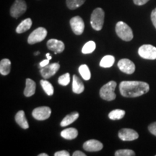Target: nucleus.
<instances>
[{
  "label": "nucleus",
  "mask_w": 156,
  "mask_h": 156,
  "mask_svg": "<svg viewBox=\"0 0 156 156\" xmlns=\"http://www.w3.org/2000/svg\"><path fill=\"white\" fill-rule=\"evenodd\" d=\"M46 58H48V59H49V60L51 59V54L49 53L46 54Z\"/></svg>",
  "instance_id": "nucleus-36"
},
{
  "label": "nucleus",
  "mask_w": 156,
  "mask_h": 156,
  "mask_svg": "<svg viewBox=\"0 0 156 156\" xmlns=\"http://www.w3.org/2000/svg\"><path fill=\"white\" fill-rule=\"evenodd\" d=\"M85 2V0H66L67 7L71 10L79 8Z\"/></svg>",
  "instance_id": "nucleus-24"
},
{
  "label": "nucleus",
  "mask_w": 156,
  "mask_h": 156,
  "mask_svg": "<svg viewBox=\"0 0 156 156\" xmlns=\"http://www.w3.org/2000/svg\"><path fill=\"white\" fill-rule=\"evenodd\" d=\"M118 67L122 73L128 74V75L133 74L135 71V65L134 62L128 58H122L119 60L118 62Z\"/></svg>",
  "instance_id": "nucleus-12"
},
{
  "label": "nucleus",
  "mask_w": 156,
  "mask_h": 156,
  "mask_svg": "<svg viewBox=\"0 0 156 156\" xmlns=\"http://www.w3.org/2000/svg\"><path fill=\"white\" fill-rule=\"evenodd\" d=\"M105 12L101 7H97L93 11L90 16V25L95 30L99 31L104 24Z\"/></svg>",
  "instance_id": "nucleus-2"
},
{
  "label": "nucleus",
  "mask_w": 156,
  "mask_h": 156,
  "mask_svg": "<svg viewBox=\"0 0 156 156\" xmlns=\"http://www.w3.org/2000/svg\"><path fill=\"white\" fill-rule=\"evenodd\" d=\"M155 156H156V155H155Z\"/></svg>",
  "instance_id": "nucleus-39"
},
{
  "label": "nucleus",
  "mask_w": 156,
  "mask_h": 156,
  "mask_svg": "<svg viewBox=\"0 0 156 156\" xmlns=\"http://www.w3.org/2000/svg\"><path fill=\"white\" fill-rule=\"evenodd\" d=\"M79 113L78 112H72L69 114H68L63 119V120L60 123V125L61 126H67L69 124H71L72 123H73L75 121H76L79 117Z\"/></svg>",
  "instance_id": "nucleus-20"
},
{
  "label": "nucleus",
  "mask_w": 156,
  "mask_h": 156,
  "mask_svg": "<svg viewBox=\"0 0 156 156\" xmlns=\"http://www.w3.org/2000/svg\"><path fill=\"white\" fill-rule=\"evenodd\" d=\"M79 73L80 74L81 77L85 80H89L91 77V73L89 68L86 64H82L79 67Z\"/></svg>",
  "instance_id": "nucleus-26"
},
{
  "label": "nucleus",
  "mask_w": 156,
  "mask_h": 156,
  "mask_svg": "<svg viewBox=\"0 0 156 156\" xmlns=\"http://www.w3.org/2000/svg\"><path fill=\"white\" fill-rule=\"evenodd\" d=\"M95 48H96V44L94 41H90L87 42L86 44L84 45L83 47V49H82V52L84 54H91L94 51Z\"/></svg>",
  "instance_id": "nucleus-27"
},
{
  "label": "nucleus",
  "mask_w": 156,
  "mask_h": 156,
  "mask_svg": "<svg viewBox=\"0 0 156 156\" xmlns=\"http://www.w3.org/2000/svg\"><path fill=\"white\" fill-rule=\"evenodd\" d=\"M138 54L145 59H156V47L150 44L142 45L138 49Z\"/></svg>",
  "instance_id": "nucleus-7"
},
{
  "label": "nucleus",
  "mask_w": 156,
  "mask_h": 156,
  "mask_svg": "<svg viewBox=\"0 0 156 156\" xmlns=\"http://www.w3.org/2000/svg\"><path fill=\"white\" fill-rule=\"evenodd\" d=\"M11 62L8 58H4L0 62V73L2 75H7L10 73Z\"/></svg>",
  "instance_id": "nucleus-21"
},
{
  "label": "nucleus",
  "mask_w": 156,
  "mask_h": 156,
  "mask_svg": "<svg viewBox=\"0 0 156 156\" xmlns=\"http://www.w3.org/2000/svg\"><path fill=\"white\" fill-rule=\"evenodd\" d=\"M85 90L84 84L77 75H73V91L76 94H80Z\"/></svg>",
  "instance_id": "nucleus-17"
},
{
  "label": "nucleus",
  "mask_w": 156,
  "mask_h": 156,
  "mask_svg": "<svg viewBox=\"0 0 156 156\" xmlns=\"http://www.w3.org/2000/svg\"><path fill=\"white\" fill-rule=\"evenodd\" d=\"M38 156H48V154H46V153H41V154H39Z\"/></svg>",
  "instance_id": "nucleus-37"
},
{
  "label": "nucleus",
  "mask_w": 156,
  "mask_h": 156,
  "mask_svg": "<svg viewBox=\"0 0 156 156\" xmlns=\"http://www.w3.org/2000/svg\"><path fill=\"white\" fill-rule=\"evenodd\" d=\"M73 156H85L86 155H85V153H83V152L77 151L74 152V153L73 154Z\"/></svg>",
  "instance_id": "nucleus-35"
},
{
  "label": "nucleus",
  "mask_w": 156,
  "mask_h": 156,
  "mask_svg": "<svg viewBox=\"0 0 156 156\" xmlns=\"http://www.w3.org/2000/svg\"><path fill=\"white\" fill-rule=\"evenodd\" d=\"M151 20L155 28H156V8H155L151 12Z\"/></svg>",
  "instance_id": "nucleus-31"
},
{
  "label": "nucleus",
  "mask_w": 156,
  "mask_h": 156,
  "mask_svg": "<svg viewBox=\"0 0 156 156\" xmlns=\"http://www.w3.org/2000/svg\"><path fill=\"white\" fill-rule=\"evenodd\" d=\"M58 83L59 85H63V86H67L70 83V75L69 73H66L64 75L60 76L58 77Z\"/></svg>",
  "instance_id": "nucleus-28"
},
{
  "label": "nucleus",
  "mask_w": 156,
  "mask_h": 156,
  "mask_svg": "<svg viewBox=\"0 0 156 156\" xmlns=\"http://www.w3.org/2000/svg\"><path fill=\"white\" fill-rule=\"evenodd\" d=\"M47 36V30L43 27H39L34 30L30 34L28 38V43L29 44H35L41 42L46 38Z\"/></svg>",
  "instance_id": "nucleus-6"
},
{
  "label": "nucleus",
  "mask_w": 156,
  "mask_h": 156,
  "mask_svg": "<svg viewBox=\"0 0 156 156\" xmlns=\"http://www.w3.org/2000/svg\"><path fill=\"white\" fill-rule=\"evenodd\" d=\"M39 54H40V52H39V51H36V52H35V53H34L35 55H38Z\"/></svg>",
  "instance_id": "nucleus-38"
},
{
  "label": "nucleus",
  "mask_w": 156,
  "mask_h": 156,
  "mask_svg": "<svg viewBox=\"0 0 156 156\" xmlns=\"http://www.w3.org/2000/svg\"><path fill=\"white\" fill-rule=\"evenodd\" d=\"M119 137L122 141H133L138 139L139 137V134L135 130L132 129L124 128L119 130L118 133Z\"/></svg>",
  "instance_id": "nucleus-10"
},
{
  "label": "nucleus",
  "mask_w": 156,
  "mask_h": 156,
  "mask_svg": "<svg viewBox=\"0 0 156 156\" xmlns=\"http://www.w3.org/2000/svg\"><path fill=\"white\" fill-rule=\"evenodd\" d=\"M117 84L115 81H110L105 84L100 90V96L102 99L107 101H112L116 98V95L114 90Z\"/></svg>",
  "instance_id": "nucleus-4"
},
{
  "label": "nucleus",
  "mask_w": 156,
  "mask_h": 156,
  "mask_svg": "<svg viewBox=\"0 0 156 156\" xmlns=\"http://www.w3.org/2000/svg\"><path fill=\"white\" fill-rule=\"evenodd\" d=\"M103 144L98 140H90L83 144V148L87 152H97L103 149Z\"/></svg>",
  "instance_id": "nucleus-14"
},
{
  "label": "nucleus",
  "mask_w": 156,
  "mask_h": 156,
  "mask_svg": "<svg viewBox=\"0 0 156 156\" xmlns=\"http://www.w3.org/2000/svg\"><path fill=\"white\" fill-rule=\"evenodd\" d=\"M125 116V111L122 109H115L108 114V118L112 120H120Z\"/></svg>",
  "instance_id": "nucleus-23"
},
{
  "label": "nucleus",
  "mask_w": 156,
  "mask_h": 156,
  "mask_svg": "<svg viewBox=\"0 0 156 156\" xmlns=\"http://www.w3.org/2000/svg\"><path fill=\"white\" fill-rule=\"evenodd\" d=\"M51 114V110L48 106H41L35 108L32 112V116L36 120L44 121L48 119Z\"/></svg>",
  "instance_id": "nucleus-9"
},
{
  "label": "nucleus",
  "mask_w": 156,
  "mask_h": 156,
  "mask_svg": "<svg viewBox=\"0 0 156 156\" xmlns=\"http://www.w3.org/2000/svg\"><path fill=\"white\" fill-rule=\"evenodd\" d=\"M36 84L33 80L27 78L25 80V88L24 90V95L25 97H30L36 93Z\"/></svg>",
  "instance_id": "nucleus-15"
},
{
  "label": "nucleus",
  "mask_w": 156,
  "mask_h": 156,
  "mask_svg": "<svg viewBox=\"0 0 156 156\" xmlns=\"http://www.w3.org/2000/svg\"><path fill=\"white\" fill-rule=\"evenodd\" d=\"M150 0H133V2L134 5H138V6H142L145 5L146 3H147Z\"/></svg>",
  "instance_id": "nucleus-33"
},
{
  "label": "nucleus",
  "mask_w": 156,
  "mask_h": 156,
  "mask_svg": "<svg viewBox=\"0 0 156 156\" xmlns=\"http://www.w3.org/2000/svg\"><path fill=\"white\" fill-rule=\"evenodd\" d=\"M116 156H134L135 155V153L132 150L128 149H123L119 150L115 153Z\"/></svg>",
  "instance_id": "nucleus-29"
},
{
  "label": "nucleus",
  "mask_w": 156,
  "mask_h": 156,
  "mask_svg": "<svg viewBox=\"0 0 156 156\" xmlns=\"http://www.w3.org/2000/svg\"><path fill=\"white\" fill-rule=\"evenodd\" d=\"M61 136L64 139L72 140L78 136V131L75 128H68L62 131Z\"/></svg>",
  "instance_id": "nucleus-19"
},
{
  "label": "nucleus",
  "mask_w": 156,
  "mask_h": 156,
  "mask_svg": "<svg viewBox=\"0 0 156 156\" xmlns=\"http://www.w3.org/2000/svg\"><path fill=\"white\" fill-rule=\"evenodd\" d=\"M149 90V85L141 81H122L119 85L121 94L126 98L141 96L147 93Z\"/></svg>",
  "instance_id": "nucleus-1"
},
{
  "label": "nucleus",
  "mask_w": 156,
  "mask_h": 156,
  "mask_svg": "<svg viewBox=\"0 0 156 156\" xmlns=\"http://www.w3.org/2000/svg\"><path fill=\"white\" fill-rule=\"evenodd\" d=\"M47 47L48 49L54 51V54H57L63 52L65 46H64V44L62 41L52 38L47 41Z\"/></svg>",
  "instance_id": "nucleus-13"
},
{
  "label": "nucleus",
  "mask_w": 156,
  "mask_h": 156,
  "mask_svg": "<svg viewBox=\"0 0 156 156\" xmlns=\"http://www.w3.org/2000/svg\"><path fill=\"white\" fill-rule=\"evenodd\" d=\"M27 10V4L25 0H15L9 9V13L12 17L17 19L24 15Z\"/></svg>",
  "instance_id": "nucleus-5"
},
{
  "label": "nucleus",
  "mask_w": 156,
  "mask_h": 156,
  "mask_svg": "<svg viewBox=\"0 0 156 156\" xmlns=\"http://www.w3.org/2000/svg\"><path fill=\"white\" fill-rule=\"evenodd\" d=\"M70 26L74 34L77 36L83 34L85 30V23L83 18L80 16H75L70 19L69 21Z\"/></svg>",
  "instance_id": "nucleus-8"
},
{
  "label": "nucleus",
  "mask_w": 156,
  "mask_h": 156,
  "mask_svg": "<svg viewBox=\"0 0 156 156\" xmlns=\"http://www.w3.org/2000/svg\"><path fill=\"white\" fill-rule=\"evenodd\" d=\"M33 25V21L30 18H26L23 20L16 28L17 34H23V33L26 32L31 28Z\"/></svg>",
  "instance_id": "nucleus-18"
},
{
  "label": "nucleus",
  "mask_w": 156,
  "mask_h": 156,
  "mask_svg": "<svg viewBox=\"0 0 156 156\" xmlns=\"http://www.w3.org/2000/svg\"><path fill=\"white\" fill-rule=\"evenodd\" d=\"M148 130L152 134L156 136V122H153L150 124L149 126H148Z\"/></svg>",
  "instance_id": "nucleus-30"
},
{
  "label": "nucleus",
  "mask_w": 156,
  "mask_h": 156,
  "mask_svg": "<svg viewBox=\"0 0 156 156\" xmlns=\"http://www.w3.org/2000/svg\"><path fill=\"white\" fill-rule=\"evenodd\" d=\"M115 30L117 36L124 41H130L133 39L134 35L132 28L123 21L116 23Z\"/></svg>",
  "instance_id": "nucleus-3"
},
{
  "label": "nucleus",
  "mask_w": 156,
  "mask_h": 156,
  "mask_svg": "<svg viewBox=\"0 0 156 156\" xmlns=\"http://www.w3.org/2000/svg\"><path fill=\"white\" fill-rule=\"evenodd\" d=\"M49 62L50 60L49 59H45V60H43L42 62H40V64H39V66H40V68H42V67H46V65H48V64H49Z\"/></svg>",
  "instance_id": "nucleus-34"
},
{
  "label": "nucleus",
  "mask_w": 156,
  "mask_h": 156,
  "mask_svg": "<svg viewBox=\"0 0 156 156\" xmlns=\"http://www.w3.org/2000/svg\"><path fill=\"white\" fill-rule=\"evenodd\" d=\"M115 58L112 55H106L103 56L100 62V66L103 68H109L114 65Z\"/></svg>",
  "instance_id": "nucleus-22"
},
{
  "label": "nucleus",
  "mask_w": 156,
  "mask_h": 156,
  "mask_svg": "<svg viewBox=\"0 0 156 156\" xmlns=\"http://www.w3.org/2000/svg\"><path fill=\"white\" fill-rule=\"evenodd\" d=\"M60 65L58 62L56 63H52L48 64L46 67H42L40 70L41 75L44 79H48V78L51 77L55 74L57 73V71L59 69Z\"/></svg>",
  "instance_id": "nucleus-11"
},
{
  "label": "nucleus",
  "mask_w": 156,
  "mask_h": 156,
  "mask_svg": "<svg viewBox=\"0 0 156 156\" xmlns=\"http://www.w3.org/2000/svg\"><path fill=\"white\" fill-rule=\"evenodd\" d=\"M54 155L55 156H69V152L67 151H61L56 152V153H54Z\"/></svg>",
  "instance_id": "nucleus-32"
},
{
  "label": "nucleus",
  "mask_w": 156,
  "mask_h": 156,
  "mask_svg": "<svg viewBox=\"0 0 156 156\" xmlns=\"http://www.w3.org/2000/svg\"><path fill=\"white\" fill-rule=\"evenodd\" d=\"M40 83L46 94L49 95V96L54 94V87L51 85V83L47 80H41L40 81Z\"/></svg>",
  "instance_id": "nucleus-25"
},
{
  "label": "nucleus",
  "mask_w": 156,
  "mask_h": 156,
  "mask_svg": "<svg viewBox=\"0 0 156 156\" xmlns=\"http://www.w3.org/2000/svg\"><path fill=\"white\" fill-rule=\"evenodd\" d=\"M15 122H17V124L20 126L21 128L26 129L29 128V124L28 121L26 119V117H25V112L23 110L19 111L15 115Z\"/></svg>",
  "instance_id": "nucleus-16"
}]
</instances>
